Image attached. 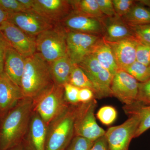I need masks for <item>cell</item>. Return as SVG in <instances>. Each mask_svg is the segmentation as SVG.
Segmentation results:
<instances>
[{
	"label": "cell",
	"mask_w": 150,
	"mask_h": 150,
	"mask_svg": "<svg viewBox=\"0 0 150 150\" xmlns=\"http://www.w3.org/2000/svg\"><path fill=\"white\" fill-rule=\"evenodd\" d=\"M79 104L71 105L47 127L45 150H66L74 137V124Z\"/></svg>",
	"instance_id": "cell-4"
},
{
	"label": "cell",
	"mask_w": 150,
	"mask_h": 150,
	"mask_svg": "<svg viewBox=\"0 0 150 150\" xmlns=\"http://www.w3.org/2000/svg\"><path fill=\"white\" fill-rule=\"evenodd\" d=\"M116 15L122 18L128 13L137 1L133 0H112Z\"/></svg>",
	"instance_id": "cell-31"
},
{
	"label": "cell",
	"mask_w": 150,
	"mask_h": 150,
	"mask_svg": "<svg viewBox=\"0 0 150 150\" xmlns=\"http://www.w3.org/2000/svg\"><path fill=\"white\" fill-rule=\"evenodd\" d=\"M8 150H25L24 146L22 144L18 145Z\"/></svg>",
	"instance_id": "cell-41"
},
{
	"label": "cell",
	"mask_w": 150,
	"mask_h": 150,
	"mask_svg": "<svg viewBox=\"0 0 150 150\" xmlns=\"http://www.w3.org/2000/svg\"><path fill=\"white\" fill-rule=\"evenodd\" d=\"M67 32L81 33L102 37L101 21L72 11L59 23Z\"/></svg>",
	"instance_id": "cell-13"
},
{
	"label": "cell",
	"mask_w": 150,
	"mask_h": 150,
	"mask_svg": "<svg viewBox=\"0 0 150 150\" xmlns=\"http://www.w3.org/2000/svg\"><path fill=\"white\" fill-rule=\"evenodd\" d=\"M8 45V43L0 32V76L4 73L5 56L6 49Z\"/></svg>",
	"instance_id": "cell-37"
},
{
	"label": "cell",
	"mask_w": 150,
	"mask_h": 150,
	"mask_svg": "<svg viewBox=\"0 0 150 150\" xmlns=\"http://www.w3.org/2000/svg\"><path fill=\"white\" fill-rule=\"evenodd\" d=\"M149 71L150 73V64L149 66Z\"/></svg>",
	"instance_id": "cell-43"
},
{
	"label": "cell",
	"mask_w": 150,
	"mask_h": 150,
	"mask_svg": "<svg viewBox=\"0 0 150 150\" xmlns=\"http://www.w3.org/2000/svg\"><path fill=\"white\" fill-rule=\"evenodd\" d=\"M69 83L79 88H86L91 90L96 99V90L93 84L82 69L77 65H74Z\"/></svg>",
	"instance_id": "cell-25"
},
{
	"label": "cell",
	"mask_w": 150,
	"mask_h": 150,
	"mask_svg": "<svg viewBox=\"0 0 150 150\" xmlns=\"http://www.w3.org/2000/svg\"><path fill=\"white\" fill-rule=\"evenodd\" d=\"M0 8L8 14L26 11L18 0H0Z\"/></svg>",
	"instance_id": "cell-33"
},
{
	"label": "cell",
	"mask_w": 150,
	"mask_h": 150,
	"mask_svg": "<svg viewBox=\"0 0 150 150\" xmlns=\"http://www.w3.org/2000/svg\"><path fill=\"white\" fill-rule=\"evenodd\" d=\"M118 126H112L105 131V136L109 150H129V146L140 123L139 115L136 113Z\"/></svg>",
	"instance_id": "cell-8"
},
{
	"label": "cell",
	"mask_w": 150,
	"mask_h": 150,
	"mask_svg": "<svg viewBox=\"0 0 150 150\" xmlns=\"http://www.w3.org/2000/svg\"><path fill=\"white\" fill-rule=\"evenodd\" d=\"M128 25L150 23V8L137 1L128 13L121 18Z\"/></svg>",
	"instance_id": "cell-23"
},
{
	"label": "cell",
	"mask_w": 150,
	"mask_h": 150,
	"mask_svg": "<svg viewBox=\"0 0 150 150\" xmlns=\"http://www.w3.org/2000/svg\"><path fill=\"white\" fill-rule=\"evenodd\" d=\"M33 111L32 98L25 97L1 119L0 150H8L22 144Z\"/></svg>",
	"instance_id": "cell-1"
},
{
	"label": "cell",
	"mask_w": 150,
	"mask_h": 150,
	"mask_svg": "<svg viewBox=\"0 0 150 150\" xmlns=\"http://www.w3.org/2000/svg\"><path fill=\"white\" fill-rule=\"evenodd\" d=\"M124 71L131 75L139 82H144L150 79L149 67L135 61Z\"/></svg>",
	"instance_id": "cell-26"
},
{
	"label": "cell",
	"mask_w": 150,
	"mask_h": 150,
	"mask_svg": "<svg viewBox=\"0 0 150 150\" xmlns=\"http://www.w3.org/2000/svg\"><path fill=\"white\" fill-rule=\"evenodd\" d=\"M18 1L26 11L32 10L34 0H18Z\"/></svg>",
	"instance_id": "cell-39"
},
{
	"label": "cell",
	"mask_w": 150,
	"mask_h": 150,
	"mask_svg": "<svg viewBox=\"0 0 150 150\" xmlns=\"http://www.w3.org/2000/svg\"><path fill=\"white\" fill-rule=\"evenodd\" d=\"M142 4L146 6L147 7L150 8V1H141Z\"/></svg>",
	"instance_id": "cell-42"
},
{
	"label": "cell",
	"mask_w": 150,
	"mask_h": 150,
	"mask_svg": "<svg viewBox=\"0 0 150 150\" xmlns=\"http://www.w3.org/2000/svg\"><path fill=\"white\" fill-rule=\"evenodd\" d=\"M93 84L96 91V99L112 96L110 86L113 75L103 67L92 54L78 64Z\"/></svg>",
	"instance_id": "cell-7"
},
{
	"label": "cell",
	"mask_w": 150,
	"mask_h": 150,
	"mask_svg": "<svg viewBox=\"0 0 150 150\" xmlns=\"http://www.w3.org/2000/svg\"><path fill=\"white\" fill-rule=\"evenodd\" d=\"M25 58L9 44L6 49L4 72L21 88L22 76L25 66Z\"/></svg>",
	"instance_id": "cell-19"
},
{
	"label": "cell",
	"mask_w": 150,
	"mask_h": 150,
	"mask_svg": "<svg viewBox=\"0 0 150 150\" xmlns=\"http://www.w3.org/2000/svg\"><path fill=\"white\" fill-rule=\"evenodd\" d=\"M25 97L21 88L4 72L0 76V121Z\"/></svg>",
	"instance_id": "cell-16"
},
{
	"label": "cell",
	"mask_w": 150,
	"mask_h": 150,
	"mask_svg": "<svg viewBox=\"0 0 150 150\" xmlns=\"http://www.w3.org/2000/svg\"><path fill=\"white\" fill-rule=\"evenodd\" d=\"M123 108L128 116L134 113L139 115L140 123L134 138L139 137L150 129V105H142L135 102L130 105H124Z\"/></svg>",
	"instance_id": "cell-22"
},
{
	"label": "cell",
	"mask_w": 150,
	"mask_h": 150,
	"mask_svg": "<svg viewBox=\"0 0 150 150\" xmlns=\"http://www.w3.org/2000/svg\"><path fill=\"white\" fill-rule=\"evenodd\" d=\"M32 10L56 25L73 11L70 1L68 0H34Z\"/></svg>",
	"instance_id": "cell-14"
},
{
	"label": "cell",
	"mask_w": 150,
	"mask_h": 150,
	"mask_svg": "<svg viewBox=\"0 0 150 150\" xmlns=\"http://www.w3.org/2000/svg\"><path fill=\"white\" fill-rule=\"evenodd\" d=\"M0 32L13 48L25 57L36 52L35 38L28 35L10 22L6 21L0 25Z\"/></svg>",
	"instance_id": "cell-10"
},
{
	"label": "cell",
	"mask_w": 150,
	"mask_h": 150,
	"mask_svg": "<svg viewBox=\"0 0 150 150\" xmlns=\"http://www.w3.org/2000/svg\"><path fill=\"white\" fill-rule=\"evenodd\" d=\"M67 31L60 24L35 37L36 52L49 64L67 55Z\"/></svg>",
	"instance_id": "cell-5"
},
{
	"label": "cell",
	"mask_w": 150,
	"mask_h": 150,
	"mask_svg": "<svg viewBox=\"0 0 150 150\" xmlns=\"http://www.w3.org/2000/svg\"><path fill=\"white\" fill-rule=\"evenodd\" d=\"M96 99L93 92L88 88H80L79 93V103H87Z\"/></svg>",
	"instance_id": "cell-36"
},
{
	"label": "cell",
	"mask_w": 150,
	"mask_h": 150,
	"mask_svg": "<svg viewBox=\"0 0 150 150\" xmlns=\"http://www.w3.org/2000/svg\"><path fill=\"white\" fill-rule=\"evenodd\" d=\"M90 150H109L105 135L96 140Z\"/></svg>",
	"instance_id": "cell-38"
},
{
	"label": "cell",
	"mask_w": 150,
	"mask_h": 150,
	"mask_svg": "<svg viewBox=\"0 0 150 150\" xmlns=\"http://www.w3.org/2000/svg\"><path fill=\"white\" fill-rule=\"evenodd\" d=\"M49 65L54 83L62 86L69 83L74 64L68 55L51 62Z\"/></svg>",
	"instance_id": "cell-21"
},
{
	"label": "cell",
	"mask_w": 150,
	"mask_h": 150,
	"mask_svg": "<svg viewBox=\"0 0 150 150\" xmlns=\"http://www.w3.org/2000/svg\"><path fill=\"white\" fill-rule=\"evenodd\" d=\"M8 21L13 23L28 35L35 38L56 25L32 10L8 14Z\"/></svg>",
	"instance_id": "cell-11"
},
{
	"label": "cell",
	"mask_w": 150,
	"mask_h": 150,
	"mask_svg": "<svg viewBox=\"0 0 150 150\" xmlns=\"http://www.w3.org/2000/svg\"><path fill=\"white\" fill-rule=\"evenodd\" d=\"M54 83L50 65L37 52L25 58L21 88L25 97L33 98Z\"/></svg>",
	"instance_id": "cell-2"
},
{
	"label": "cell",
	"mask_w": 150,
	"mask_h": 150,
	"mask_svg": "<svg viewBox=\"0 0 150 150\" xmlns=\"http://www.w3.org/2000/svg\"><path fill=\"white\" fill-rule=\"evenodd\" d=\"M102 38L92 34L67 32V55L72 63L79 64L91 54L95 46Z\"/></svg>",
	"instance_id": "cell-9"
},
{
	"label": "cell",
	"mask_w": 150,
	"mask_h": 150,
	"mask_svg": "<svg viewBox=\"0 0 150 150\" xmlns=\"http://www.w3.org/2000/svg\"><path fill=\"white\" fill-rule=\"evenodd\" d=\"M65 97L66 100L70 105H77L79 103V93L80 88L69 83L64 85Z\"/></svg>",
	"instance_id": "cell-34"
},
{
	"label": "cell",
	"mask_w": 150,
	"mask_h": 150,
	"mask_svg": "<svg viewBox=\"0 0 150 150\" xmlns=\"http://www.w3.org/2000/svg\"><path fill=\"white\" fill-rule=\"evenodd\" d=\"M97 105L96 99L87 103H79L75 119V136L95 142L104 136L105 131L97 123L94 112Z\"/></svg>",
	"instance_id": "cell-6"
},
{
	"label": "cell",
	"mask_w": 150,
	"mask_h": 150,
	"mask_svg": "<svg viewBox=\"0 0 150 150\" xmlns=\"http://www.w3.org/2000/svg\"><path fill=\"white\" fill-rule=\"evenodd\" d=\"M73 11L100 20L105 16L100 9L97 0L70 1Z\"/></svg>",
	"instance_id": "cell-24"
},
{
	"label": "cell",
	"mask_w": 150,
	"mask_h": 150,
	"mask_svg": "<svg viewBox=\"0 0 150 150\" xmlns=\"http://www.w3.org/2000/svg\"><path fill=\"white\" fill-rule=\"evenodd\" d=\"M32 100L33 111L38 113L47 126L71 105L65 98L64 86L54 83Z\"/></svg>",
	"instance_id": "cell-3"
},
{
	"label": "cell",
	"mask_w": 150,
	"mask_h": 150,
	"mask_svg": "<svg viewBox=\"0 0 150 150\" xmlns=\"http://www.w3.org/2000/svg\"><path fill=\"white\" fill-rule=\"evenodd\" d=\"M8 13L0 8V25L4 22L7 21Z\"/></svg>",
	"instance_id": "cell-40"
},
{
	"label": "cell",
	"mask_w": 150,
	"mask_h": 150,
	"mask_svg": "<svg viewBox=\"0 0 150 150\" xmlns=\"http://www.w3.org/2000/svg\"><path fill=\"white\" fill-rule=\"evenodd\" d=\"M107 42L112 49L119 70L124 71L136 61L137 40L135 38Z\"/></svg>",
	"instance_id": "cell-17"
},
{
	"label": "cell",
	"mask_w": 150,
	"mask_h": 150,
	"mask_svg": "<svg viewBox=\"0 0 150 150\" xmlns=\"http://www.w3.org/2000/svg\"><path fill=\"white\" fill-rule=\"evenodd\" d=\"M47 127L38 113L33 111L22 143L25 150H45Z\"/></svg>",
	"instance_id": "cell-15"
},
{
	"label": "cell",
	"mask_w": 150,
	"mask_h": 150,
	"mask_svg": "<svg viewBox=\"0 0 150 150\" xmlns=\"http://www.w3.org/2000/svg\"><path fill=\"white\" fill-rule=\"evenodd\" d=\"M139 82L123 70H119L113 78L110 86L112 96L125 105L134 103L138 94Z\"/></svg>",
	"instance_id": "cell-12"
},
{
	"label": "cell",
	"mask_w": 150,
	"mask_h": 150,
	"mask_svg": "<svg viewBox=\"0 0 150 150\" xmlns=\"http://www.w3.org/2000/svg\"><path fill=\"white\" fill-rule=\"evenodd\" d=\"M94 142L82 137L75 136L66 150H90Z\"/></svg>",
	"instance_id": "cell-32"
},
{
	"label": "cell",
	"mask_w": 150,
	"mask_h": 150,
	"mask_svg": "<svg viewBox=\"0 0 150 150\" xmlns=\"http://www.w3.org/2000/svg\"><path fill=\"white\" fill-rule=\"evenodd\" d=\"M91 54L103 67L113 76L119 70L112 49L103 38L95 46Z\"/></svg>",
	"instance_id": "cell-20"
},
{
	"label": "cell",
	"mask_w": 150,
	"mask_h": 150,
	"mask_svg": "<svg viewBox=\"0 0 150 150\" xmlns=\"http://www.w3.org/2000/svg\"><path fill=\"white\" fill-rule=\"evenodd\" d=\"M100 9L105 16L113 17L117 16L112 0H97Z\"/></svg>",
	"instance_id": "cell-35"
},
{
	"label": "cell",
	"mask_w": 150,
	"mask_h": 150,
	"mask_svg": "<svg viewBox=\"0 0 150 150\" xmlns=\"http://www.w3.org/2000/svg\"><path fill=\"white\" fill-rule=\"evenodd\" d=\"M102 37L106 42H114L134 37L130 27L121 18L105 16L100 20Z\"/></svg>",
	"instance_id": "cell-18"
},
{
	"label": "cell",
	"mask_w": 150,
	"mask_h": 150,
	"mask_svg": "<svg viewBox=\"0 0 150 150\" xmlns=\"http://www.w3.org/2000/svg\"><path fill=\"white\" fill-rule=\"evenodd\" d=\"M129 26L135 38L150 44V23Z\"/></svg>",
	"instance_id": "cell-28"
},
{
	"label": "cell",
	"mask_w": 150,
	"mask_h": 150,
	"mask_svg": "<svg viewBox=\"0 0 150 150\" xmlns=\"http://www.w3.org/2000/svg\"><path fill=\"white\" fill-rule=\"evenodd\" d=\"M117 112L115 108L105 105L100 108L97 113L98 120L104 125H111L117 118Z\"/></svg>",
	"instance_id": "cell-27"
},
{
	"label": "cell",
	"mask_w": 150,
	"mask_h": 150,
	"mask_svg": "<svg viewBox=\"0 0 150 150\" xmlns=\"http://www.w3.org/2000/svg\"><path fill=\"white\" fill-rule=\"evenodd\" d=\"M136 61L149 67L150 64V44L137 40Z\"/></svg>",
	"instance_id": "cell-29"
},
{
	"label": "cell",
	"mask_w": 150,
	"mask_h": 150,
	"mask_svg": "<svg viewBox=\"0 0 150 150\" xmlns=\"http://www.w3.org/2000/svg\"><path fill=\"white\" fill-rule=\"evenodd\" d=\"M144 105H150V79L139 84V89L136 102Z\"/></svg>",
	"instance_id": "cell-30"
}]
</instances>
